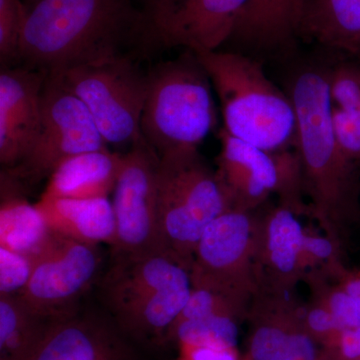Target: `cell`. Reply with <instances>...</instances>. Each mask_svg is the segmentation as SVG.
<instances>
[{
	"label": "cell",
	"instance_id": "6da1fadb",
	"mask_svg": "<svg viewBox=\"0 0 360 360\" xmlns=\"http://www.w3.org/2000/svg\"><path fill=\"white\" fill-rule=\"evenodd\" d=\"M139 0H33L18 61L49 73L153 49Z\"/></svg>",
	"mask_w": 360,
	"mask_h": 360
},
{
	"label": "cell",
	"instance_id": "277c9868",
	"mask_svg": "<svg viewBox=\"0 0 360 360\" xmlns=\"http://www.w3.org/2000/svg\"><path fill=\"white\" fill-rule=\"evenodd\" d=\"M196 56L219 96L229 134L264 150L295 148L292 101L267 77L262 63L236 51Z\"/></svg>",
	"mask_w": 360,
	"mask_h": 360
},
{
	"label": "cell",
	"instance_id": "ba28073f",
	"mask_svg": "<svg viewBox=\"0 0 360 360\" xmlns=\"http://www.w3.org/2000/svg\"><path fill=\"white\" fill-rule=\"evenodd\" d=\"M108 144L82 101L47 75L41 92L40 127L28 155L9 174L18 180L49 179L73 156L106 149Z\"/></svg>",
	"mask_w": 360,
	"mask_h": 360
},
{
	"label": "cell",
	"instance_id": "52a82bcc",
	"mask_svg": "<svg viewBox=\"0 0 360 360\" xmlns=\"http://www.w3.org/2000/svg\"><path fill=\"white\" fill-rule=\"evenodd\" d=\"M86 106L108 146L132 148L141 139L148 72L134 56L73 66L49 73Z\"/></svg>",
	"mask_w": 360,
	"mask_h": 360
},
{
	"label": "cell",
	"instance_id": "e0dca14e",
	"mask_svg": "<svg viewBox=\"0 0 360 360\" xmlns=\"http://www.w3.org/2000/svg\"><path fill=\"white\" fill-rule=\"evenodd\" d=\"M35 205L52 232L86 245L115 246L116 219L112 201L108 198H40Z\"/></svg>",
	"mask_w": 360,
	"mask_h": 360
},
{
	"label": "cell",
	"instance_id": "83f0119b",
	"mask_svg": "<svg viewBox=\"0 0 360 360\" xmlns=\"http://www.w3.org/2000/svg\"><path fill=\"white\" fill-rule=\"evenodd\" d=\"M32 258L0 248V295L18 296L30 283Z\"/></svg>",
	"mask_w": 360,
	"mask_h": 360
},
{
	"label": "cell",
	"instance_id": "d6986e66",
	"mask_svg": "<svg viewBox=\"0 0 360 360\" xmlns=\"http://www.w3.org/2000/svg\"><path fill=\"white\" fill-rule=\"evenodd\" d=\"M302 0H250L229 41L251 51H288L296 37Z\"/></svg>",
	"mask_w": 360,
	"mask_h": 360
},
{
	"label": "cell",
	"instance_id": "7a4b0ae2",
	"mask_svg": "<svg viewBox=\"0 0 360 360\" xmlns=\"http://www.w3.org/2000/svg\"><path fill=\"white\" fill-rule=\"evenodd\" d=\"M286 92L296 115L295 149L302 165L309 217L341 250L360 222V163L345 156L336 141L328 66L298 68Z\"/></svg>",
	"mask_w": 360,
	"mask_h": 360
},
{
	"label": "cell",
	"instance_id": "d4e9b609",
	"mask_svg": "<svg viewBox=\"0 0 360 360\" xmlns=\"http://www.w3.org/2000/svg\"><path fill=\"white\" fill-rule=\"evenodd\" d=\"M250 305V303L231 297L219 291L193 286L188 300L172 328L180 322L210 315H225L243 322L246 321Z\"/></svg>",
	"mask_w": 360,
	"mask_h": 360
},
{
	"label": "cell",
	"instance_id": "4316f807",
	"mask_svg": "<svg viewBox=\"0 0 360 360\" xmlns=\"http://www.w3.org/2000/svg\"><path fill=\"white\" fill-rule=\"evenodd\" d=\"M27 6L22 0H0V59L2 65L18 61Z\"/></svg>",
	"mask_w": 360,
	"mask_h": 360
},
{
	"label": "cell",
	"instance_id": "1f68e13d",
	"mask_svg": "<svg viewBox=\"0 0 360 360\" xmlns=\"http://www.w3.org/2000/svg\"><path fill=\"white\" fill-rule=\"evenodd\" d=\"M328 276L335 278L343 286L360 309V264L350 267L343 262L331 270Z\"/></svg>",
	"mask_w": 360,
	"mask_h": 360
},
{
	"label": "cell",
	"instance_id": "484cf974",
	"mask_svg": "<svg viewBox=\"0 0 360 360\" xmlns=\"http://www.w3.org/2000/svg\"><path fill=\"white\" fill-rule=\"evenodd\" d=\"M338 56L333 63L326 65L331 101L341 110L360 115V58Z\"/></svg>",
	"mask_w": 360,
	"mask_h": 360
},
{
	"label": "cell",
	"instance_id": "3957f363",
	"mask_svg": "<svg viewBox=\"0 0 360 360\" xmlns=\"http://www.w3.org/2000/svg\"><path fill=\"white\" fill-rule=\"evenodd\" d=\"M115 258L101 293L116 326L130 340L165 343L191 295V266L167 250Z\"/></svg>",
	"mask_w": 360,
	"mask_h": 360
},
{
	"label": "cell",
	"instance_id": "7c38bea8",
	"mask_svg": "<svg viewBox=\"0 0 360 360\" xmlns=\"http://www.w3.org/2000/svg\"><path fill=\"white\" fill-rule=\"evenodd\" d=\"M250 0H161L144 7L153 47L219 51Z\"/></svg>",
	"mask_w": 360,
	"mask_h": 360
},
{
	"label": "cell",
	"instance_id": "9c48e42d",
	"mask_svg": "<svg viewBox=\"0 0 360 360\" xmlns=\"http://www.w3.org/2000/svg\"><path fill=\"white\" fill-rule=\"evenodd\" d=\"M257 210H229L206 227L191 265L193 288H207L251 302L255 276Z\"/></svg>",
	"mask_w": 360,
	"mask_h": 360
},
{
	"label": "cell",
	"instance_id": "44dd1931",
	"mask_svg": "<svg viewBox=\"0 0 360 360\" xmlns=\"http://www.w3.org/2000/svg\"><path fill=\"white\" fill-rule=\"evenodd\" d=\"M20 184L9 172L1 174L0 248L32 257L51 231L37 205L20 193Z\"/></svg>",
	"mask_w": 360,
	"mask_h": 360
},
{
	"label": "cell",
	"instance_id": "f546056e",
	"mask_svg": "<svg viewBox=\"0 0 360 360\" xmlns=\"http://www.w3.org/2000/svg\"><path fill=\"white\" fill-rule=\"evenodd\" d=\"M303 319L310 335L321 348L326 347L342 328L333 315L321 303L311 297L303 304Z\"/></svg>",
	"mask_w": 360,
	"mask_h": 360
},
{
	"label": "cell",
	"instance_id": "cb8c5ba5",
	"mask_svg": "<svg viewBox=\"0 0 360 360\" xmlns=\"http://www.w3.org/2000/svg\"><path fill=\"white\" fill-rule=\"evenodd\" d=\"M241 321L225 315H210L180 322L168 330L165 342L220 348L238 347Z\"/></svg>",
	"mask_w": 360,
	"mask_h": 360
},
{
	"label": "cell",
	"instance_id": "2e32d148",
	"mask_svg": "<svg viewBox=\"0 0 360 360\" xmlns=\"http://www.w3.org/2000/svg\"><path fill=\"white\" fill-rule=\"evenodd\" d=\"M116 324L77 314L51 322L30 360H139Z\"/></svg>",
	"mask_w": 360,
	"mask_h": 360
},
{
	"label": "cell",
	"instance_id": "5b68a950",
	"mask_svg": "<svg viewBox=\"0 0 360 360\" xmlns=\"http://www.w3.org/2000/svg\"><path fill=\"white\" fill-rule=\"evenodd\" d=\"M212 85L191 51L148 71L141 135L160 158L200 148L217 122Z\"/></svg>",
	"mask_w": 360,
	"mask_h": 360
},
{
	"label": "cell",
	"instance_id": "603a6c76",
	"mask_svg": "<svg viewBox=\"0 0 360 360\" xmlns=\"http://www.w3.org/2000/svg\"><path fill=\"white\" fill-rule=\"evenodd\" d=\"M52 321L33 314L18 296L0 295V360L32 359Z\"/></svg>",
	"mask_w": 360,
	"mask_h": 360
},
{
	"label": "cell",
	"instance_id": "4dcf8cb0",
	"mask_svg": "<svg viewBox=\"0 0 360 360\" xmlns=\"http://www.w3.org/2000/svg\"><path fill=\"white\" fill-rule=\"evenodd\" d=\"M177 360H241L238 348L201 347L179 343Z\"/></svg>",
	"mask_w": 360,
	"mask_h": 360
},
{
	"label": "cell",
	"instance_id": "ac0fdd59",
	"mask_svg": "<svg viewBox=\"0 0 360 360\" xmlns=\"http://www.w3.org/2000/svg\"><path fill=\"white\" fill-rule=\"evenodd\" d=\"M296 37L360 58V0H302Z\"/></svg>",
	"mask_w": 360,
	"mask_h": 360
},
{
	"label": "cell",
	"instance_id": "5bb4252c",
	"mask_svg": "<svg viewBox=\"0 0 360 360\" xmlns=\"http://www.w3.org/2000/svg\"><path fill=\"white\" fill-rule=\"evenodd\" d=\"M288 208L267 202L257 210L255 276L257 286L295 290L303 281L304 227Z\"/></svg>",
	"mask_w": 360,
	"mask_h": 360
},
{
	"label": "cell",
	"instance_id": "9a60e30c",
	"mask_svg": "<svg viewBox=\"0 0 360 360\" xmlns=\"http://www.w3.org/2000/svg\"><path fill=\"white\" fill-rule=\"evenodd\" d=\"M46 77L23 65L0 73V162L11 169L25 160L37 139Z\"/></svg>",
	"mask_w": 360,
	"mask_h": 360
},
{
	"label": "cell",
	"instance_id": "e575fe53",
	"mask_svg": "<svg viewBox=\"0 0 360 360\" xmlns=\"http://www.w3.org/2000/svg\"><path fill=\"white\" fill-rule=\"evenodd\" d=\"M359 226H360V222H359Z\"/></svg>",
	"mask_w": 360,
	"mask_h": 360
},
{
	"label": "cell",
	"instance_id": "d6a6232c",
	"mask_svg": "<svg viewBox=\"0 0 360 360\" xmlns=\"http://www.w3.org/2000/svg\"><path fill=\"white\" fill-rule=\"evenodd\" d=\"M139 1L143 4V7H148L156 4V2L161 1V0H139Z\"/></svg>",
	"mask_w": 360,
	"mask_h": 360
},
{
	"label": "cell",
	"instance_id": "f1b7e54d",
	"mask_svg": "<svg viewBox=\"0 0 360 360\" xmlns=\"http://www.w3.org/2000/svg\"><path fill=\"white\" fill-rule=\"evenodd\" d=\"M333 125L342 153L350 160L360 163V115L333 104Z\"/></svg>",
	"mask_w": 360,
	"mask_h": 360
},
{
	"label": "cell",
	"instance_id": "ffe728a7",
	"mask_svg": "<svg viewBox=\"0 0 360 360\" xmlns=\"http://www.w3.org/2000/svg\"><path fill=\"white\" fill-rule=\"evenodd\" d=\"M122 161L123 155L108 148L73 156L54 170L41 198H108L115 191Z\"/></svg>",
	"mask_w": 360,
	"mask_h": 360
},
{
	"label": "cell",
	"instance_id": "7402d4cb",
	"mask_svg": "<svg viewBox=\"0 0 360 360\" xmlns=\"http://www.w3.org/2000/svg\"><path fill=\"white\" fill-rule=\"evenodd\" d=\"M221 148L217 158V172L231 210L255 212L269 202L271 194L246 156L245 141L224 129L219 134Z\"/></svg>",
	"mask_w": 360,
	"mask_h": 360
},
{
	"label": "cell",
	"instance_id": "30bf717a",
	"mask_svg": "<svg viewBox=\"0 0 360 360\" xmlns=\"http://www.w3.org/2000/svg\"><path fill=\"white\" fill-rule=\"evenodd\" d=\"M96 248L51 231L32 257V277L18 300L33 314L51 321L77 314L73 304L98 267Z\"/></svg>",
	"mask_w": 360,
	"mask_h": 360
},
{
	"label": "cell",
	"instance_id": "8fae6325",
	"mask_svg": "<svg viewBox=\"0 0 360 360\" xmlns=\"http://www.w3.org/2000/svg\"><path fill=\"white\" fill-rule=\"evenodd\" d=\"M160 156L142 139L123 155L113 191L115 257H136L161 246L158 219L156 172Z\"/></svg>",
	"mask_w": 360,
	"mask_h": 360
},
{
	"label": "cell",
	"instance_id": "4fadbf2b",
	"mask_svg": "<svg viewBox=\"0 0 360 360\" xmlns=\"http://www.w3.org/2000/svg\"><path fill=\"white\" fill-rule=\"evenodd\" d=\"M295 291L257 286L245 321L246 360H322Z\"/></svg>",
	"mask_w": 360,
	"mask_h": 360
},
{
	"label": "cell",
	"instance_id": "836d02e7",
	"mask_svg": "<svg viewBox=\"0 0 360 360\" xmlns=\"http://www.w3.org/2000/svg\"><path fill=\"white\" fill-rule=\"evenodd\" d=\"M355 360H360V357H359V359H355Z\"/></svg>",
	"mask_w": 360,
	"mask_h": 360
},
{
	"label": "cell",
	"instance_id": "8992f818",
	"mask_svg": "<svg viewBox=\"0 0 360 360\" xmlns=\"http://www.w3.org/2000/svg\"><path fill=\"white\" fill-rule=\"evenodd\" d=\"M156 195L161 246L191 269L206 227L231 210L217 172L198 149L167 153L158 160Z\"/></svg>",
	"mask_w": 360,
	"mask_h": 360
}]
</instances>
